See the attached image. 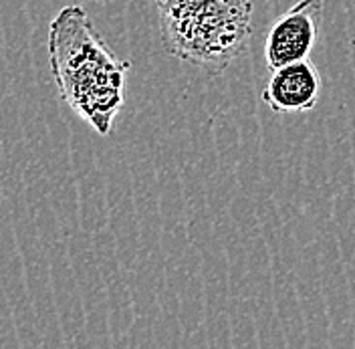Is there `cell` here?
<instances>
[{"instance_id":"cell-2","label":"cell","mask_w":355,"mask_h":349,"mask_svg":"<svg viewBox=\"0 0 355 349\" xmlns=\"http://www.w3.org/2000/svg\"><path fill=\"white\" fill-rule=\"evenodd\" d=\"M166 51L180 61L222 73L248 46L250 0H154Z\"/></svg>"},{"instance_id":"cell-4","label":"cell","mask_w":355,"mask_h":349,"mask_svg":"<svg viewBox=\"0 0 355 349\" xmlns=\"http://www.w3.org/2000/svg\"><path fill=\"white\" fill-rule=\"evenodd\" d=\"M323 79L309 59L270 71L263 101L275 113H305L317 108Z\"/></svg>"},{"instance_id":"cell-1","label":"cell","mask_w":355,"mask_h":349,"mask_svg":"<svg viewBox=\"0 0 355 349\" xmlns=\"http://www.w3.org/2000/svg\"><path fill=\"white\" fill-rule=\"evenodd\" d=\"M46 49L61 99L99 135H107L123 108L132 63L111 51L77 4L65 6L53 19Z\"/></svg>"},{"instance_id":"cell-3","label":"cell","mask_w":355,"mask_h":349,"mask_svg":"<svg viewBox=\"0 0 355 349\" xmlns=\"http://www.w3.org/2000/svg\"><path fill=\"white\" fill-rule=\"evenodd\" d=\"M323 10V0H299L270 24L265 39L268 71L309 59Z\"/></svg>"}]
</instances>
